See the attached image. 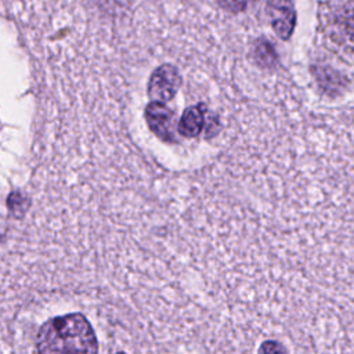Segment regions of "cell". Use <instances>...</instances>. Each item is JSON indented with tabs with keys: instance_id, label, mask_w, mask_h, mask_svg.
Masks as SVG:
<instances>
[{
	"instance_id": "8992f818",
	"label": "cell",
	"mask_w": 354,
	"mask_h": 354,
	"mask_svg": "<svg viewBox=\"0 0 354 354\" xmlns=\"http://www.w3.org/2000/svg\"><path fill=\"white\" fill-rule=\"evenodd\" d=\"M336 14L335 24L337 30L342 33L343 40L354 46V0H347L343 3Z\"/></svg>"
},
{
	"instance_id": "9c48e42d",
	"label": "cell",
	"mask_w": 354,
	"mask_h": 354,
	"mask_svg": "<svg viewBox=\"0 0 354 354\" xmlns=\"http://www.w3.org/2000/svg\"><path fill=\"white\" fill-rule=\"evenodd\" d=\"M259 354H288L285 347L275 340H267L260 346Z\"/></svg>"
},
{
	"instance_id": "30bf717a",
	"label": "cell",
	"mask_w": 354,
	"mask_h": 354,
	"mask_svg": "<svg viewBox=\"0 0 354 354\" xmlns=\"http://www.w3.org/2000/svg\"><path fill=\"white\" fill-rule=\"evenodd\" d=\"M119 354H124V353H119Z\"/></svg>"
},
{
	"instance_id": "ba28073f",
	"label": "cell",
	"mask_w": 354,
	"mask_h": 354,
	"mask_svg": "<svg viewBox=\"0 0 354 354\" xmlns=\"http://www.w3.org/2000/svg\"><path fill=\"white\" fill-rule=\"evenodd\" d=\"M217 4L230 12H239L243 11L252 1L256 0H216Z\"/></svg>"
},
{
	"instance_id": "5b68a950",
	"label": "cell",
	"mask_w": 354,
	"mask_h": 354,
	"mask_svg": "<svg viewBox=\"0 0 354 354\" xmlns=\"http://www.w3.org/2000/svg\"><path fill=\"white\" fill-rule=\"evenodd\" d=\"M205 113V104H198L195 106L187 108L178 123L180 134H183L184 137H196L203 129Z\"/></svg>"
},
{
	"instance_id": "6da1fadb",
	"label": "cell",
	"mask_w": 354,
	"mask_h": 354,
	"mask_svg": "<svg viewBox=\"0 0 354 354\" xmlns=\"http://www.w3.org/2000/svg\"><path fill=\"white\" fill-rule=\"evenodd\" d=\"M39 354H97V339L88 321L79 313L55 317L37 332Z\"/></svg>"
},
{
	"instance_id": "52a82bcc",
	"label": "cell",
	"mask_w": 354,
	"mask_h": 354,
	"mask_svg": "<svg viewBox=\"0 0 354 354\" xmlns=\"http://www.w3.org/2000/svg\"><path fill=\"white\" fill-rule=\"evenodd\" d=\"M253 57L257 65H260L261 68H271L277 64L278 57L277 53L274 50V47L271 46L270 41L267 40H257L253 48Z\"/></svg>"
},
{
	"instance_id": "7a4b0ae2",
	"label": "cell",
	"mask_w": 354,
	"mask_h": 354,
	"mask_svg": "<svg viewBox=\"0 0 354 354\" xmlns=\"http://www.w3.org/2000/svg\"><path fill=\"white\" fill-rule=\"evenodd\" d=\"M181 86V77L178 71L171 65L158 66L148 83V94L153 101L166 102L170 101Z\"/></svg>"
},
{
	"instance_id": "3957f363",
	"label": "cell",
	"mask_w": 354,
	"mask_h": 354,
	"mask_svg": "<svg viewBox=\"0 0 354 354\" xmlns=\"http://www.w3.org/2000/svg\"><path fill=\"white\" fill-rule=\"evenodd\" d=\"M268 15L271 19V26L275 33L286 40L292 36L295 25H296V11L290 0H270Z\"/></svg>"
},
{
	"instance_id": "277c9868",
	"label": "cell",
	"mask_w": 354,
	"mask_h": 354,
	"mask_svg": "<svg viewBox=\"0 0 354 354\" xmlns=\"http://www.w3.org/2000/svg\"><path fill=\"white\" fill-rule=\"evenodd\" d=\"M145 119L152 130L159 138L165 141H173V113L162 102L152 101L145 108Z\"/></svg>"
}]
</instances>
